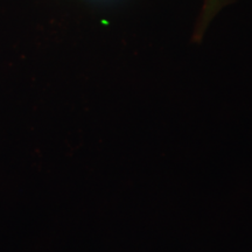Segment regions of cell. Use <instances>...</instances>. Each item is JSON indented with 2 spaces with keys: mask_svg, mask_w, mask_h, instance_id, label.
Returning <instances> with one entry per match:
<instances>
[]
</instances>
